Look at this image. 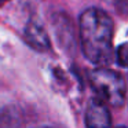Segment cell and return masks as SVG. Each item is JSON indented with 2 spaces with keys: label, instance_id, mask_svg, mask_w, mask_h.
Instances as JSON below:
<instances>
[{
  "label": "cell",
  "instance_id": "2",
  "mask_svg": "<svg viewBox=\"0 0 128 128\" xmlns=\"http://www.w3.org/2000/svg\"><path fill=\"white\" fill-rule=\"evenodd\" d=\"M92 88L98 94V99L110 106H122L127 96V86L120 73L112 69L99 68L90 74Z\"/></svg>",
  "mask_w": 128,
  "mask_h": 128
},
{
  "label": "cell",
  "instance_id": "9",
  "mask_svg": "<svg viewBox=\"0 0 128 128\" xmlns=\"http://www.w3.org/2000/svg\"><path fill=\"white\" fill-rule=\"evenodd\" d=\"M117 128H124V127H117Z\"/></svg>",
  "mask_w": 128,
  "mask_h": 128
},
{
  "label": "cell",
  "instance_id": "5",
  "mask_svg": "<svg viewBox=\"0 0 128 128\" xmlns=\"http://www.w3.org/2000/svg\"><path fill=\"white\" fill-rule=\"evenodd\" d=\"M116 58L121 66L128 68V42L118 46V48L116 51Z\"/></svg>",
  "mask_w": 128,
  "mask_h": 128
},
{
  "label": "cell",
  "instance_id": "1",
  "mask_svg": "<svg viewBox=\"0 0 128 128\" xmlns=\"http://www.w3.org/2000/svg\"><path fill=\"white\" fill-rule=\"evenodd\" d=\"M113 20L103 10L91 7L80 17L81 48L91 64L106 66L113 61Z\"/></svg>",
  "mask_w": 128,
  "mask_h": 128
},
{
  "label": "cell",
  "instance_id": "8",
  "mask_svg": "<svg viewBox=\"0 0 128 128\" xmlns=\"http://www.w3.org/2000/svg\"><path fill=\"white\" fill-rule=\"evenodd\" d=\"M40 128H55V127H40Z\"/></svg>",
  "mask_w": 128,
  "mask_h": 128
},
{
  "label": "cell",
  "instance_id": "4",
  "mask_svg": "<svg viewBox=\"0 0 128 128\" xmlns=\"http://www.w3.org/2000/svg\"><path fill=\"white\" fill-rule=\"evenodd\" d=\"M26 42L37 51H47L50 48V39L46 29L36 21H30L25 28Z\"/></svg>",
  "mask_w": 128,
  "mask_h": 128
},
{
  "label": "cell",
  "instance_id": "6",
  "mask_svg": "<svg viewBox=\"0 0 128 128\" xmlns=\"http://www.w3.org/2000/svg\"><path fill=\"white\" fill-rule=\"evenodd\" d=\"M114 10L122 17H128V0H112Z\"/></svg>",
  "mask_w": 128,
  "mask_h": 128
},
{
  "label": "cell",
  "instance_id": "3",
  "mask_svg": "<svg viewBox=\"0 0 128 128\" xmlns=\"http://www.w3.org/2000/svg\"><path fill=\"white\" fill-rule=\"evenodd\" d=\"M84 121L87 128H112V116L108 105L94 98L87 105Z\"/></svg>",
  "mask_w": 128,
  "mask_h": 128
},
{
  "label": "cell",
  "instance_id": "7",
  "mask_svg": "<svg viewBox=\"0 0 128 128\" xmlns=\"http://www.w3.org/2000/svg\"><path fill=\"white\" fill-rule=\"evenodd\" d=\"M4 2H7V0H0V4H3Z\"/></svg>",
  "mask_w": 128,
  "mask_h": 128
}]
</instances>
